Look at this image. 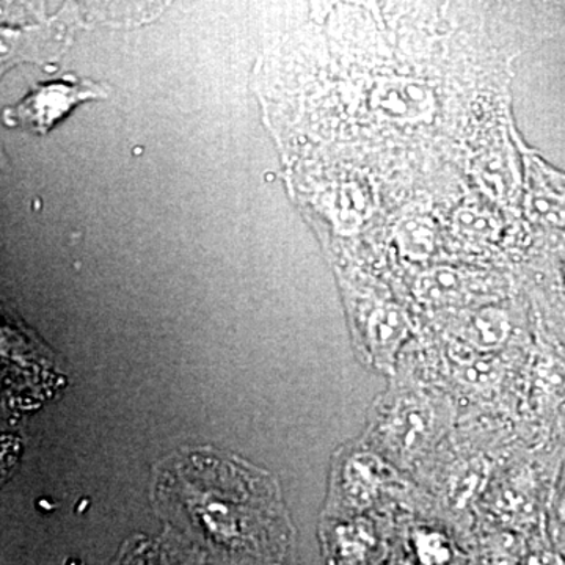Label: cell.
Listing matches in <instances>:
<instances>
[{
  "mask_svg": "<svg viewBox=\"0 0 565 565\" xmlns=\"http://www.w3.org/2000/svg\"><path fill=\"white\" fill-rule=\"evenodd\" d=\"M87 96H93L92 92L85 90L81 85L73 87L58 84L43 87L18 107V122L24 128L46 131L52 121L62 117L74 103H79Z\"/></svg>",
  "mask_w": 565,
  "mask_h": 565,
  "instance_id": "cell-1",
  "label": "cell"
},
{
  "mask_svg": "<svg viewBox=\"0 0 565 565\" xmlns=\"http://www.w3.org/2000/svg\"><path fill=\"white\" fill-rule=\"evenodd\" d=\"M117 565H178L163 550L154 545L137 546L128 550Z\"/></svg>",
  "mask_w": 565,
  "mask_h": 565,
  "instance_id": "cell-2",
  "label": "cell"
},
{
  "mask_svg": "<svg viewBox=\"0 0 565 565\" xmlns=\"http://www.w3.org/2000/svg\"><path fill=\"white\" fill-rule=\"evenodd\" d=\"M561 516H563V522H564V525H565V494H564V498H563V504H561Z\"/></svg>",
  "mask_w": 565,
  "mask_h": 565,
  "instance_id": "cell-3",
  "label": "cell"
}]
</instances>
